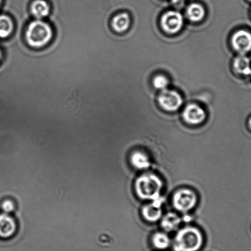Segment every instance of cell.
Wrapping results in <instances>:
<instances>
[{
    "instance_id": "cell-17",
    "label": "cell",
    "mask_w": 251,
    "mask_h": 251,
    "mask_svg": "<svg viewBox=\"0 0 251 251\" xmlns=\"http://www.w3.org/2000/svg\"><path fill=\"white\" fill-rule=\"evenodd\" d=\"M205 10L201 4L193 3L187 8V16L191 21L199 22L203 19Z\"/></svg>"
},
{
    "instance_id": "cell-26",
    "label": "cell",
    "mask_w": 251,
    "mask_h": 251,
    "mask_svg": "<svg viewBox=\"0 0 251 251\" xmlns=\"http://www.w3.org/2000/svg\"></svg>"
},
{
    "instance_id": "cell-8",
    "label": "cell",
    "mask_w": 251,
    "mask_h": 251,
    "mask_svg": "<svg viewBox=\"0 0 251 251\" xmlns=\"http://www.w3.org/2000/svg\"><path fill=\"white\" fill-rule=\"evenodd\" d=\"M206 114L201 107L196 104H189L183 112V118L186 123L198 125L205 120Z\"/></svg>"
},
{
    "instance_id": "cell-19",
    "label": "cell",
    "mask_w": 251,
    "mask_h": 251,
    "mask_svg": "<svg viewBox=\"0 0 251 251\" xmlns=\"http://www.w3.org/2000/svg\"><path fill=\"white\" fill-rule=\"evenodd\" d=\"M153 84L156 89L163 91V90L167 89L169 82L167 78L164 75H158L153 79Z\"/></svg>"
},
{
    "instance_id": "cell-21",
    "label": "cell",
    "mask_w": 251,
    "mask_h": 251,
    "mask_svg": "<svg viewBox=\"0 0 251 251\" xmlns=\"http://www.w3.org/2000/svg\"><path fill=\"white\" fill-rule=\"evenodd\" d=\"M182 1H183V0H172L173 3L175 4H179L182 3Z\"/></svg>"
},
{
    "instance_id": "cell-12",
    "label": "cell",
    "mask_w": 251,
    "mask_h": 251,
    "mask_svg": "<svg viewBox=\"0 0 251 251\" xmlns=\"http://www.w3.org/2000/svg\"><path fill=\"white\" fill-rule=\"evenodd\" d=\"M130 19L127 13H121L114 17L111 25L114 30L118 33L126 31L130 26Z\"/></svg>"
},
{
    "instance_id": "cell-25",
    "label": "cell",
    "mask_w": 251,
    "mask_h": 251,
    "mask_svg": "<svg viewBox=\"0 0 251 251\" xmlns=\"http://www.w3.org/2000/svg\"><path fill=\"white\" fill-rule=\"evenodd\" d=\"M250 1H251V0H250Z\"/></svg>"
},
{
    "instance_id": "cell-11",
    "label": "cell",
    "mask_w": 251,
    "mask_h": 251,
    "mask_svg": "<svg viewBox=\"0 0 251 251\" xmlns=\"http://www.w3.org/2000/svg\"><path fill=\"white\" fill-rule=\"evenodd\" d=\"M16 224L8 214L0 215V237L9 238L16 232Z\"/></svg>"
},
{
    "instance_id": "cell-2",
    "label": "cell",
    "mask_w": 251,
    "mask_h": 251,
    "mask_svg": "<svg viewBox=\"0 0 251 251\" xmlns=\"http://www.w3.org/2000/svg\"><path fill=\"white\" fill-rule=\"evenodd\" d=\"M203 245V236L196 227L187 226L180 230L175 236V251H198Z\"/></svg>"
},
{
    "instance_id": "cell-1",
    "label": "cell",
    "mask_w": 251,
    "mask_h": 251,
    "mask_svg": "<svg viewBox=\"0 0 251 251\" xmlns=\"http://www.w3.org/2000/svg\"><path fill=\"white\" fill-rule=\"evenodd\" d=\"M53 31L50 24L43 20L31 22L26 29V42L31 48L40 49L48 45L52 40Z\"/></svg>"
},
{
    "instance_id": "cell-15",
    "label": "cell",
    "mask_w": 251,
    "mask_h": 251,
    "mask_svg": "<svg viewBox=\"0 0 251 251\" xmlns=\"http://www.w3.org/2000/svg\"><path fill=\"white\" fill-rule=\"evenodd\" d=\"M14 30V24L10 17L0 16V38H8L13 33Z\"/></svg>"
},
{
    "instance_id": "cell-24",
    "label": "cell",
    "mask_w": 251,
    "mask_h": 251,
    "mask_svg": "<svg viewBox=\"0 0 251 251\" xmlns=\"http://www.w3.org/2000/svg\"><path fill=\"white\" fill-rule=\"evenodd\" d=\"M1 1L2 0H0V6H1Z\"/></svg>"
},
{
    "instance_id": "cell-13",
    "label": "cell",
    "mask_w": 251,
    "mask_h": 251,
    "mask_svg": "<svg viewBox=\"0 0 251 251\" xmlns=\"http://www.w3.org/2000/svg\"><path fill=\"white\" fill-rule=\"evenodd\" d=\"M181 219L176 213H169L163 217L161 226L167 231H172L176 230L180 224Z\"/></svg>"
},
{
    "instance_id": "cell-3",
    "label": "cell",
    "mask_w": 251,
    "mask_h": 251,
    "mask_svg": "<svg viewBox=\"0 0 251 251\" xmlns=\"http://www.w3.org/2000/svg\"><path fill=\"white\" fill-rule=\"evenodd\" d=\"M162 188V180L153 174L141 175L135 182L136 194L144 200L153 201L160 198Z\"/></svg>"
},
{
    "instance_id": "cell-18",
    "label": "cell",
    "mask_w": 251,
    "mask_h": 251,
    "mask_svg": "<svg viewBox=\"0 0 251 251\" xmlns=\"http://www.w3.org/2000/svg\"><path fill=\"white\" fill-rule=\"evenodd\" d=\"M152 241L153 246L160 250H166L170 245L169 236L162 232L155 233L152 236Z\"/></svg>"
},
{
    "instance_id": "cell-7",
    "label": "cell",
    "mask_w": 251,
    "mask_h": 251,
    "mask_svg": "<svg viewBox=\"0 0 251 251\" xmlns=\"http://www.w3.org/2000/svg\"><path fill=\"white\" fill-rule=\"evenodd\" d=\"M231 44L234 50L245 55L251 50V33L245 30L236 31L232 36Z\"/></svg>"
},
{
    "instance_id": "cell-20",
    "label": "cell",
    "mask_w": 251,
    "mask_h": 251,
    "mask_svg": "<svg viewBox=\"0 0 251 251\" xmlns=\"http://www.w3.org/2000/svg\"><path fill=\"white\" fill-rule=\"evenodd\" d=\"M14 208H15V206H14L13 202L10 201H6L2 204V208L6 213H10L14 210Z\"/></svg>"
},
{
    "instance_id": "cell-9",
    "label": "cell",
    "mask_w": 251,
    "mask_h": 251,
    "mask_svg": "<svg viewBox=\"0 0 251 251\" xmlns=\"http://www.w3.org/2000/svg\"><path fill=\"white\" fill-rule=\"evenodd\" d=\"M162 197L152 201V203L143 207L142 214L144 218L150 222H156L162 218L163 204Z\"/></svg>"
},
{
    "instance_id": "cell-6",
    "label": "cell",
    "mask_w": 251,
    "mask_h": 251,
    "mask_svg": "<svg viewBox=\"0 0 251 251\" xmlns=\"http://www.w3.org/2000/svg\"><path fill=\"white\" fill-rule=\"evenodd\" d=\"M183 17L179 12L170 11L162 16L161 24L166 32L175 34L178 32L183 26Z\"/></svg>"
},
{
    "instance_id": "cell-23",
    "label": "cell",
    "mask_w": 251,
    "mask_h": 251,
    "mask_svg": "<svg viewBox=\"0 0 251 251\" xmlns=\"http://www.w3.org/2000/svg\"><path fill=\"white\" fill-rule=\"evenodd\" d=\"M1 51H0V59H1Z\"/></svg>"
},
{
    "instance_id": "cell-10",
    "label": "cell",
    "mask_w": 251,
    "mask_h": 251,
    "mask_svg": "<svg viewBox=\"0 0 251 251\" xmlns=\"http://www.w3.org/2000/svg\"><path fill=\"white\" fill-rule=\"evenodd\" d=\"M31 14L38 20H42L50 15V7L46 0H33L30 6Z\"/></svg>"
},
{
    "instance_id": "cell-4",
    "label": "cell",
    "mask_w": 251,
    "mask_h": 251,
    "mask_svg": "<svg viewBox=\"0 0 251 251\" xmlns=\"http://www.w3.org/2000/svg\"><path fill=\"white\" fill-rule=\"evenodd\" d=\"M197 203V197L191 190H179L174 194L173 203L177 211L186 213L193 209Z\"/></svg>"
},
{
    "instance_id": "cell-22",
    "label": "cell",
    "mask_w": 251,
    "mask_h": 251,
    "mask_svg": "<svg viewBox=\"0 0 251 251\" xmlns=\"http://www.w3.org/2000/svg\"><path fill=\"white\" fill-rule=\"evenodd\" d=\"M249 124H250V126L251 128V118L250 119V122H249Z\"/></svg>"
},
{
    "instance_id": "cell-5",
    "label": "cell",
    "mask_w": 251,
    "mask_h": 251,
    "mask_svg": "<svg viewBox=\"0 0 251 251\" xmlns=\"http://www.w3.org/2000/svg\"><path fill=\"white\" fill-rule=\"evenodd\" d=\"M158 100L165 110L170 112L177 111L183 102L181 95L176 91L168 89L163 90L161 92Z\"/></svg>"
},
{
    "instance_id": "cell-14",
    "label": "cell",
    "mask_w": 251,
    "mask_h": 251,
    "mask_svg": "<svg viewBox=\"0 0 251 251\" xmlns=\"http://www.w3.org/2000/svg\"><path fill=\"white\" fill-rule=\"evenodd\" d=\"M234 68L241 75H248L251 73V63L250 58L245 55L240 54L234 60Z\"/></svg>"
},
{
    "instance_id": "cell-16",
    "label": "cell",
    "mask_w": 251,
    "mask_h": 251,
    "mask_svg": "<svg viewBox=\"0 0 251 251\" xmlns=\"http://www.w3.org/2000/svg\"><path fill=\"white\" fill-rule=\"evenodd\" d=\"M130 160L133 167L138 170L148 169L151 165L147 155L141 152H134L131 156Z\"/></svg>"
}]
</instances>
